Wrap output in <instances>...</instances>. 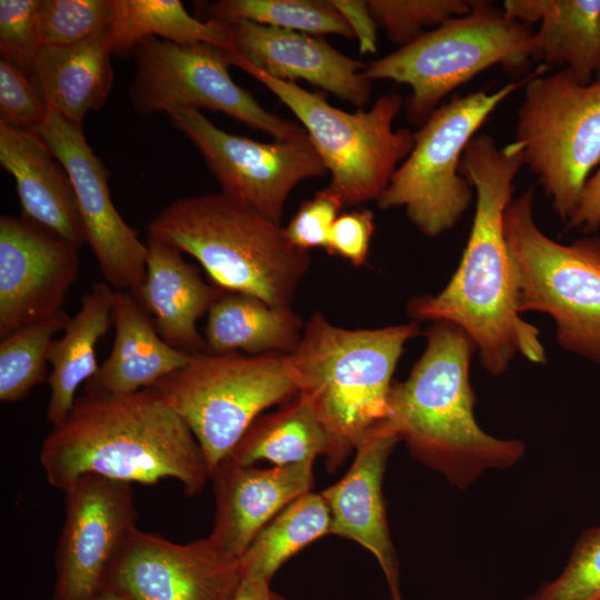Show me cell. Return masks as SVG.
Wrapping results in <instances>:
<instances>
[{
	"label": "cell",
	"mask_w": 600,
	"mask_h": 600,
	"mask_svg": "<svg viewBox=\"0 0 600 600\" xmlns=\"http://www.w3.org/2000/svg\"><path fill=\"white\" fill-rule=\"evenodd\" d=\"M532 74L492 92L456 96L438 107L413 132V148L377 200L378 207L403 208L412 224L429 238L452 229L476 199L460 172L466 147L496 108Z\"/></svg>",
	"instance_id": "cell-11"
},
{
	"label": "cell",
	"mask_w": 600,
	"mask_h": 600,
	"mask_svg": "<svg viewBox=\"0 0 600 600\" xmlns=\"http://www.w3.org/2000/svg\"><path fill=\"white\" fill-rule=\"evenodd\" d=\"M537 68L523 87L514 142L563 221L600 163V78L581 83L563 68Z\"/></svg>",
	"instance_id": "cell-10"
},
{
	"label": "cell",
	"mask_w": 600,
	"mask_h": 600,
	"mask_svg": "<svg viewBox=\"0 0 600 600\" xmlns=\"http://www.w3.org/2000/svg\"><path fill=\"white\" fill-rule=\"evenodd\" d=\"M373 231L372 211L362 208L344 212L332 224L327 252L361 267L368 259Z\"/></svg>",
	"instance_id": "cell-39"
},
{
	"label": "cell",
	"mask_w": 600,
	"mask_h": 600,
	"mask_svg": "<svg viewBox=\"0 0 600 600\" xmlns=\"http://www.w3.org/2000/svg\"><path fill=\"white\" fill-rule=\"evenodd\" d=\"M353 31L359 41L360 53L377 52V22L373 19L367 1L330 0Z\"/></svg>",
	"instance_id": "cell-40"
},
{
	"label": "cell",
	"mask_w": 600,
	"mask_h": 600,
	"mask_svg": "<svg viewBox=\"0 0 600 600\" xmlns=\"http://www.w3.org/2000/svg\"><path fill=\"white\" fill-rule=\"evenodd\" d=\"M168 117L199 150L221 192L274 222H281L297 184L328 172L308 136L264 143L223 131L199 109H180Z\"/></svg>",
	"instance_id": "cell-13"
},
{
	"label": "cell",
	"mask_w": 600,
	"mask_h": 600,
	"mask_svg": "<svg viewBox=\"0 0 600 600\" xmlns=\"http://www.w3.org/2000/svg\"><path fill=\"white\" fill-rule=\"evenodd\" d=\"M598 38H599V44H600V14L598 19Z\"/></svg>",
	"instance_id": "cell-45"
},
{
	"label": "cell",
	"mask_w": 600,
	"mask_h": 600,
	"mask_svg": "<svg viewBox=\"0 0 600 600\" xmlns=\"http://www.w3.org/2000/svg\"><path fill=\"white\" fill-rule=\"evenodd\" d=\"M270 600H288V599L272 591Z\"/></svg>",
	"instance_id": "cell-44"
},
{
	"label": "cell",
	"mask_w": 600,
	"mask_h": 600,
	"mask_svg": "<svg viewBox=\"0 0 600 600\" xmlns=\"http://www.w3.org/2000/svg\"><path fill=\"white\" fill-rule=\"evenodd\" d=\"M539 59L536 32L490 1L472 0L468 13L428 30L392 53L364 64L369 80L408 84V120L422 126L439 102L480 72L501 66L520 70Z\"/></svg>",
	"instance_id": "cell-6"
},
{
	"label": "cell",
	"mask_w": 600,
	"mask_h": 600,
	"mask_svg": "<svg viewBox=\"0 0 600 600\" xmlns=\"http://www.w3.org/2000/svg\"><path fill=\"white\" fill-rule=\"evenodd\" d=\"M0 163L16 181L22 217L79 248L86 243L69 174L38 132L0 123Z\"/></svg>",
	"instance_id": "cell-21"
},
{
	"label": "cell",
	"mask_w": 600,
	"mask_h": 600,
	"mask_svg": "<svg viewBox=\"0 0 600 600\" xmlns=\"http://www.w3.org/2000/svg\"><path fill=\"white\" fill-rule=\"evenodd\" d=\"M108 27L71 46H42L30 78L49 109L81 123L100 110L113 86Z\"/></svg>",
	"instance_id": "cell-24"
},
{
	"label": "cell",
	"mask_w": 600,
	"mask_h": 600,
	"mask_svg": "<svg viewBox=\"0 0 600 600\" xmlns=\"http://www.w3.org/2000/svg\"><path fill=\"white\" fill-rule=\"evenodd\" d=\"M148 238L196 258L216 287L291 308L310 267L281 223L223 192L172 201L149 223Z\"/></svg>",
	"instance_id": "cell-5"
},
{
	"label": "cell",
	"mask_w": 600,
	"mask_h": 600,
	"mask_svg": "<svg viewBox=\"0 0 600 600\" xmlns=\"http://www.w3.org/2000/svg\"><path fill=\"white\" fill-rule=\"evenodd\" d=\"M111 319L116 329L112 350L84 383L86 392H137L187 364L190 354L160 337L151 317L132 293L114 292Z\"/></svg>",
	"instance_id": "cell-23"
},
{
	"label": "cell",
	"mask_w": 600,
	"mask_h": 600,
	"mask_svg": "<svg viewBox=\"0 0 600 600\" xmlns=\"http://www.w3.org/2000/svg\"><path fill=\"white\" fill-rule=\"evenodd\" d=\"M147 246L146 278L137 300L168 344L189 354L204 352L197 321L223 290L204 282L178 249L149 238Z\"/></svg>",
	"instance_id": "cell-22"
},
{
	"label": "cell",
	"mask_w": 600,
	"mask_h": 600,
	"mask_svg": "<svg viewBox=\"0 0 600 600\" xmlns=\"http://www.w3.org/2000/svg\"><path fill=\"white\" fill-rule=\"evenodd\" d=\"M36 132L71 180L86 239L101 274L116 291L138 296L146 278L148 246L116 209L109 172L89 146L81 123L49 109Z\"/></svg>",
	"instance_id": "cell-15"
},
{
	"label": "cell",
	"mask_w": 600,
	"mask_h": 600,
	"mask_svg": "<svg viewBox=\"0 0 600 600\" xmlns=\"http://www.w3.org/2000/svg\"><path fill=\"white\" fill-rule=\"evenodd\" d=\"M40 7L41 0L0 1L1 60L28 74L42 47Z\"/></svg>",
	"instance_id": "cell-36"
},
{
	"label": "cell",
	"mask_w": 600,
	"mask_h": 600,
	"mask_svg": "<svg viewBox=\"0 0 600 600\" xmlns=\"http://www.w3.org/2000/svg\"><path fill=\"white\" fill-rule=\"evenodd\" d=\"M270 582L253 577H242L232 600H270Z\"/></svg>",
	"instance_id": "cell-42"
},
{
	"label": "cell",
	"mask_w": 600,
	"mask_h": 600,
	"mask_svg": "<svg viewBox=\"0 0 600 600\" xmlns=\"http://www.w3.org/2000/svg\"><path fill=\"white\" fill-rule=\"evenodd\" d=\"M568 230L593 233L600 229V167L588 179L579 204L566 223Z\"/></svg>",
	"instance_id": "cell-41"
},
{
	"label": "cell",
	"mask_w": 600,
	"mask_h": 600,
	"mask_svg": "<svg viewBox=\"0 0 600 600\" xmlns=\"http://www.w3.org/2000/svg\"><path fill=\"white\" fill-rule=\"evenodd\" d=\"M241 580L240 559L209 537L177 543L137 527L108 576L104 593L126 600H232Z\"/></svg>",
	"instance_id": "cell-16"
},
{
	"label": "cell",
	"mask_w": 600,
	"mask_h": 600,
	"mask_svg": "<svg viewBox=\"0 0 600 600\" xmlns=\"http://www.w3.org/2000/svg\"><path fill=\"white\" fill-rule=\"evenodd\" d=\"M48 482L60 490L83 474L153 484L178 480L200 492L209 470L186 422L151 389L78 397L40 450Z\"/></svg>",
	"instance_id": "cell-2"
},
{
	"label": "cell",
	"mask_w": 600,
	"mask_h": 600,
	"mask_svg": "<svg viewBox=\"0 0 600 600\" xmlns=\"http://www.w3.org/2000/svg\"><path fill=\"white\" fill-rule=\"evenodd\" d=\"M524 600H600V524L584 530L559 576Z\"/></svg>",
	"instance_id": "cell-34"
},
{
	"label": "cell",
	"mask_w": 600,
	"mask_h": 600,
	"mask_svg": "<svg viewBox=\"0 0 600 600\" xmlns=\"http://www.w3.org/2000/svg\"><path fill=\"white\" fill-rule=\"evenodd\" d=\"M97 600H126L121 597H118L116 594H112V593H103L100 598H98Z\"/></svg>",
	"instance_id": "cell-43"
},
{
	"label": "cell",
	"mask_w": 600,
	"mask_h": 600,
	"mask_svg": "<svg viewBox=\"0 0 600 600\" xmlns=\"http://www.w3.org/2000/svg\"><path fill=\"white\" fill-rule=\"evenodd\" d=\"M420 334L416 321L378 329H344L313 312L298 347L287 354L301 396L330 442L336 470L364 434L388 414L392 376L404 344Z\"/></svg>",
	"instance_id": "cell-4"
},
{
	"label": "cell",
	"mask_w": 600,
	"mask_h": 600,
	"mask_svg": "<svg viewBox=\"0 0 600 600\" xmlns=\"http://www.w3.org/2000/svg\"><path fill=\"white\" fill-rule=\"evenodd\" d=\"M108 32L117 57L133 53L147 38L179 44L209 43L236 51L229 23L200 20L179 0H111Z\"/></svg>",
	"instance_id": "cell-28"
},
{
	"label": "cell",
	"mask_w": 600,
	"mask_h": 600,
	"mask_svg": "<svg viewBox=\"0 0 600 600\" xmlns=\"http://www.w3.org/2000/svg\"><path fill=\"white\" fill-rule=\"evenodd\" d=\"M70 317L63 311L22 327L0 341V400L17 402L46 380L48 352L53 336Z\"/></svg>",
	"instance_id": "cell-32"
},
{
	"label": "cell",
	"mask_w": 600,
	"mask_h": 600,
	"mask_svg": "<svg viewBox=\"0 0 600 600\" xmlns=\"http://www.w3.org/2000/svg\"><path fill=\"white\" fill-rule=\"evenodd\" d=\"M206 20L250 21L322 37L354 39L353 31L330 0H221L203 6Z\"/></svg>",
	"instance_id": "cell-31"
},
{
	"label": "cell",
	"mask_w": 600,
	"mask_h": 600,
	"mask_svg": "<svg viewBox=\"0 0 600 600\" xmlns=\"http://www.w3.org/2000/svg\"><path fill=\"white\" fill-rule=\"evenodd\" d=\"M399 441L387 418L378 422L358 443L346 474L320 492L330 510V533L350 539L374 556L391 600H402V597L399 561L390 537L382 482L388 458Z\"/></svg>",
	"instance_id": "cell-18"
},
{
	"label": "cell",
	"mask_w": 600,
	"mask_h": 600,
	"mask_svg": "<svg viewBox=\"0 0 600 600\" xmlns=\"http://www.w3.org/2000/svg\"><path fill=\"white\" fill-rule=\"evenodd\" d=\"M330 510L321 493L308 492L281 510L253 539L240 558L242 577L271 582L297 552L329 534Z\"/></svg>",
	"instance_id": "cell-30"
},
{
	"label": "cell",
	"mask_w": 600,
	"mask_h": 600,
	"mask_svg": "<svg viewBox=\"0 0 600 600\" xmlns=\"http://www.w3.org/2000/svg\"><path fill=\"white\" fill-rule=\"evenodd\" d=\"M369 10L389 40L403 47L426 29H434L446 21L463 16L472 0H370Z\"/></svg>",
	"instance_id": "cell-33"
},
{
	"label": "cell",
	"mask_w": 600,
	"mask_h": 600,
	"mask_svg": "<svg viewBox=\"0 0 600 600\" xmlns=\"http://www.w3.org/2000/svg\"><path fill=\"white\" fill-rule=\"evenodd\" d=\"M342 208L341 200L328 187L318 191L301 203L284 227L290 242L306 251L313 248L327 250L330 230Z\"/></svg>",
	"instance_id": "cell-38"
},
{
	"label": "cell",
	"mask_w": 600,
	"mask_h": 600,
	"mask_svg": "<svg viewBox=\"0 0 600 600\" xmlns=\"http://www.w3.org/2000/svg\"><path fill=\"white\" fill-rule=\"evenodd\" d=\"M312 466L257 468L226 458L210 474L216 513L208 537L220 550L240 559L281 510L311 491Z\"/></svg>",
	"instance_id": "cell-20"
},
{
	"label": "cell",
	"mask_w": 600,
	"mask_h": 600,
	"mask_svg": "<svg viewBox=\"0 0 600 600\" xmlns=\"http://www.w3.org/2000/svg\"><path fill=\"white\" fill-rule=\"evenodd\" d=\"M328 434L310 404L301 397L259 416L228 458L243 466L268 461L273 466L314 462L329 452Z\"/></svg>",
	"instance_id": "cell-29"
},
{
	"label": "cell",
	"mask_w": 600,
	"mask_h": 600,
	"mask_svg": "<svg viewBox=\"0 0 600 600\" xmlns=\"http://www.w3.org/2000/svg\"><path fill=\"white\" fill-rule=\"evenodd\" d=\"M503 11L524 24L540 22L536 36L544 64H563L581 83L592 81L600 68V0H506Z\"/></svg>",
	"instance_id": "cell-25"
},
{
	"label": "cell",
	"mask_w": 600,
	"mask_h": 600,
	"mask_svg": "<svg viewBox=\"0 0 600 600\" xmlns=\"http://www.w3.org/2000/svg\"><path fill=\"white\" fill-rule=\"evenodd\" d=\"M79 247L24 217H0V338L61 309Z\"/></svg>",
	"instance_id": "cell-17"
},
{
	"label": "cell",
	"mask_w": 600,
	"mask_h": 600,
	"mask_svg": "<svg viewBox=\"0 0 600 600\" xmlns=\"http://www.w3.org/2000/svg\"><path fill=\"white\" fill-rule=\"evenodd\" d=\"M48 112L49 108L30 76L0 59V123L36 131Z\"/></svg>",
	"instance_id": "cell-37"
},
{
	"label": "cell",
	"mask_w": 600,
	"mask_h": 600,
	"mask_svg": "<svg viewBox=\"0 0 600 600\" xmlns=\"http://www.w3.org/2000/svg\"><path fill=\"white\" fill-rule=\"evenodd\" d=\"M209 43L179 44L147 38L133 50L136 72L129 99L140 114L180 109L222 112L276 140L308 136L303 127L266 110L253 96L237 84L230 73L232 54Z\"/></svg>",
	"instance_id": "cell-12"
},
{
	"label": "cell",
	"mask_w": 600,
	"mask_h": 600,
	"mask_svg": "<svg viewBox=\"0 0 600 600\" xmlns=\"http://www.w3.org/2000/svg\"><path fill=\"white\" fill-rule=\"evenodd\" d=\"M148 389L189 427L209 476L266 409L299 394L287 354L238 351L190 354L184 367Z\"/></svg>",
	"instance_id": "cell-7"
},
{
	"label": "cell",
	"mask_w": 600,
	"mask_h": 600,
	"mask_svg": "<svg viewBox=\"0 0 600 600\" xmlns=\"http://www.w3.org/2000/svg\"><path fill=\"white\" fill-rule=\"evenodd\" d=\"M234 64L267 87L297 117L331 173L328 188L344 207L380 198L414 144L412 131L393 128L403 106L399 93L382 94L369 110L347 112L331 106L323 94L264 74L241 56Z\"/></svg>",
	"instance_id": "cell-9"
},
{
	"label": "cell",
	"mask_w": 600,
	"mask_h": 600,
	"mask_svg": "<svg viewBox=\"0 0 600 600\" xmlns=\"http://www.w3.org/2000/svg\"><path fill=\"white\" fill-rule=\"evenodd\" d=\"M111 0H41L42 46L79 43L109 24Z\"/></svg>",
	"instance_id": "cell-35"
},
{
	"label": "cell",
	"mask_w": 600,
	"mask_h": 600,
	"mask_svg": "<svg viewBox=\"0 0 600 600\" xmlns=\"http://www.w3.org/2000/svg\"><path fill=\"white\" fill-rule=\"evenodd\" d=\"M114 292L108 283H94L82 296L81 307L70 318L63 334L50 344L48 362L52 371L47 382L51 392L46 416L52 426L67 417L77 399L79 386L94 376L100 367L96 346L112 324Z\"/></svg>",
	"instance_id": "cell-27"
},
{
	"label": "cell",
	"mask_w": 600,
	"mask_h": 600,
	"mask_svg": "<svg viewBox=\"0 0 600 600\" xmlns=\"http://www.w3.org/2000/svg\"><path fill=\"white\" fill-rule=\"evenodd\" d=\"M64 521L50 600H97L138 527L131 483L83 474L63 490Z\"/></svg>",
	"instance_id": "cell-14"
},
{
	"label": "cell",
	"mask_w": 600,
	"mask_h": 600,
	"mask_svg": "<svg viewBox=\"0 0 600 600\" xmlns=\"http://www.w3.org/2000/svg\"><path fill=\"white\" fill-rule=\"evenodd\" d=\"M522 166L514 141L499 148L484 133L471 139L460 172L474 190L476 208L461 261L439 293L412 298L407 308L414 320L446 321L463 330L492 376L506 372L517 356L539 364L547 360L539 330L521 317L516 266L504 234V212Z\"/></svg>",
	"instance_id": "cell-1"
},
{
	"label": "cell",
	"mask_w": 600,
	"mask_h": 600,
	"mask_svg": "<svg viewBox=\"0 0 600 600\" xmlns=\"http://www.w3.org/2000/svg\"><path fill=\"white\" fill-rule=\"evenodd\" d=\"M596 76H597V78H600V68H599V70H598V72H597Z\"/></svg>",
	"instance_id": "cell-46"
},
{
	"label": "cell",
	"mask_w": 600,
	"mask_h": 600,
	"mask_svg": "<svg viewBox=\"0 0 600 600\" xmlns=\"http://www.w3.org/2000/svg\"><path fill=\"white\" fill-rule=\"evenodd\" d=\"M207 313L208 353L242 350L247 354H289L298 347L304 329L291 308L271 307L241 292L223 291Z\"/></svg>",
	"instance_id": "cell-26"
},
{
	"label": "cell",
	"mask_w": 600,
	"mask_h": 600,
	"mask_svg": "<svg viewBox=\"0 0 600 600\" xmlns=\"http://www.w3.org/2000/svg\"><path fill=\"white\" fill-rule=\"evenodd\" d=\"M230 24L234 50L252 67L274 79H302L362 109L371 97L364 63L322 37L250 21Z\"/></svg>",
	"instance_id": "cell-19"
},
{
	"label": "cell",
	"mask_w": 600,
	"mask_h": 600,
	"mask_svg": "<svg viewBox=\"0 0 600 600\" xmlns=\"http://www.w3.org/2000/svg\"><path fill=\"white\" fill-rule=\"evenodd\" d=\"M503 224L520 312L549 314L564 350L600 364V238L551 239L536 222L532 188L511 199Z\"/></svg>",
	"instance_id": "cell-8"
},
{
	"label": "cell",
	"mask_w": 600,
	"mask_h": 600,
	"mask_svg": "<svg viewBox=\"0 0 600 600\" xmlns=\"http://www.w3.org/2000/svg\"><path fill=\"white\" fill-rule=\"evenodd\" d=\"M426 348L409 377L393 382L387 420L411 456L466 489L488 470H504L526 453L518 439H500L476 421L470 363L476 346L446 321L424 332Z\"/></svg>",
	"instance_id": "cell-3"
}]
</instances>
